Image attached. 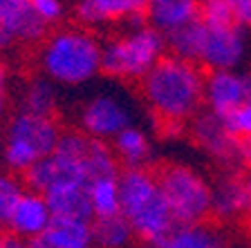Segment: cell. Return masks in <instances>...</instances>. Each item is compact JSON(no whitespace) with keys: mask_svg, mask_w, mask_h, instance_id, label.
Here are the masks:
<instances>
[{"mask_svg":"<svg viewBox=\"0 0 251 248\" xmlns=\"http://www.w3.org/2000/svg\"><path fill=\"white\" fill-rule=\"evenodd\" d=\"M204 78V69H200L195 63L164 54L155 68L141 78L152 119L173 123L191 121L202 110Z\"/></svg>","mask_w":251,"mask_h":248,"instance_id":"obj_1","label":"cell"},{"mask_svg":"<svg viewBox=\"0 0 251 248\" xmlns=\"http://www.w3.org/2000/svg\"><path fill=\"white\" fill-rule=\"evenodd\" d=\"M103 45L81 27H63L45 41L41 65L47 78L63 85H81L101 72Z\"/></svg>","mask_w":251,"mask_h":248,"instance_id":"obj_2","label":"cell"},{"mask_svg":"<svg viewBox=\"0 0 251 248\" xmlns=\"http://www.w3.org/2000/svg\"><path fill=\"white\" fill-rule=\"evenodd\" d=\"M155 177L177 226L213 222V190L193 168L164 163L155 170Z\"/></svg>","mask_w":251,"mask_h":248,"instance_id":"obj_3","label":"cell"},{"mask_svg":"<svg viewBox=\"0 0 251 248\" xmlns=\"http://www.w3.org/2000/svg\"><path fill=\"white\" fill-rule=\"evenodd\" d=\"M166 54V38L152 25L110 38L101 52V72L112 78H135L141 81L157 61Z\"/></svg>","mask_w":251,"mask_h":248,"instance_id":"obj_4","label":"cell"},{"mask_svg":"<svg viewBox=\"0 0 251 248\" xmlns=\"http://www.w3.org/2000/svg\"><path fill=\"white\" fill-rule=\"evenodd\" d=\"M61 135L63 132L54 119L18 112L7 128L2 159L9 165V170L23 175L41 159L54 155Z\"/></svg>","mask_w":251,"mask_h":248,"instance_id":"obj_5","label":"cell"},{"mask_svg":"<svg viewBox=\"0 0 251 248\" xmlns=\"http://www.w3.org/2000/svg\"><path fill=\"white\" fill-rule=\"evenodd\" d=\"M188 132L202 150H206L220 163H225L229 172H245V152L238 145V141L229 135V130L218 114H213L211 110H200L191 119Z\"/></svg>","mask_w":251,"mask_h":248,"instance_id":"obj_6","label":"cell"},{"mask_svg":"<svg viewBox=\"0 0 251 248\" xmlns=\"http://www.w3.org/2000/svg\"><path fill=\"white\" fill-rule=\"evenodd\" d=\"M81 128L92 139H115L130 128V112L112 96H97L81 110Z\"/></svg>","mask_w":251,"mask_h":248,"instance_id":"obj_7","label":"cell"},{"mask_svg":"<svg viewBox=\"0 0 251 248\" xmlns=\"http://www.w3.org/2000/svg\"><path fill=\"white\" fill-rule=\"evenodd\" d=\"M242 56V34L238 27H206L202 61L204 72H229Z\"/></svg>","mask_w":251,"mask_h":248,"instance_id":"obj_8","label":"cell"},{"mask_svg":"<svg viewBox=\"0 0 251 248\" xmlns=\"http://www.w3.org/2000/svg\"><path fill=\"white\" fill-rule=\"evenodd\" d=\"M0 25L14 43H38L50 29L34 9V0H0Z\"/></svg>","mask_w":251,"mask_h":248,"instance_id":"obj_9","label":"cell"},{"mask_svg":"<svg viewBox=\"0 0 251 248\" xmlns=\"http://www.w3.org/2000/svg\"><path fill=\"white\" fill-rule=\"evenodd\" d=\"M213 190V219L229 222V219H251V199L245 186L242 172H226L215 181Z\"/></svg>","mask_w":251,"mask_h":248,"instance_id":"obj_10","label":"cell"},{"mask_svg":"<svg viewBox=\"0 0 251 248\" xmlns=\"http://www.w3.org/2000/svg\"><path fill=\"white\" fill-rule=\"evenodd\" d=\"M50 224H52V212L45 197L36 192H25L21 202L16 203L7 228L23 239H36L50 228Z\"/></svg>","mask_w":251,"mask_h":248,"instance_id":"obj_11","label":"cell"},{"mask_svg":"<svg viewBox=\"0 0 251 248\" xmlns=\"http://www.w3.org/2000/svg\"><path fill=\"white\" fill-rule=\"evenodd\" d=\"M45 202L50 206L52 219H68V222H94V210L90 203L88 186L78 183H65L45 195Z\"/></svg>","mask_w":251,"mask_h":248,"instance_id":"obj_12","label":"cell"},{"mask_svg":"<svg viewBox=\"0 0 251 248\" xmlns=\"http://www.w3.org/2000/svg\"><path fill=\"white\" fill-rule=\"evenodd\" d=\"M148 2L141 0H83L76 2L74 14L83 25H105V23L130 21L146 14Z\"/></svg>","mask_w":251,"mask_h":248,"instance_id":"obj_13","label":"cell"},{"mask_svg":"<svg viewBox=\"0 0 251 248\" xmlns=\"http://www.w3.org/2000/svg\"><path fill=\"white\" fill-rule=\"evenodd\" d=\"M204 98L209 101V110L226 119L233 110L245 105L242 98V81L231 72H206L204 78Z\"/></svg>","mask_w":251,"mask_h":248,"instance_id":"obj_14","label":"cell"},{"mask_svg":"<svg viewBox=\"0 0 251 248\" xmlns=\"http://www.w3.org/2000/svg\"><path fill=\"white\" fill-rule=\"evenodd\" d=\"M198 16L200 2H193V0H157V2H148L146 9V18L164 36L193 23Z\"/></svg>","mask_w":251,"mask_h":248,"instance_id":"obj_15","label":"cell"},{"mask_svg":"<svg viewBox=\"0 0 251 248\" xmlns=\"http://www.w3.org/2000/svg\"><path fill=\"white\" fill-rule=\"evenodd\" d=\"M112 150H115V157H117V161H119V165L121 163L126 165L124 170L146 168L152 157L151 141L137 128H126L121 135H117L115 143H112Z\"/></svg>","mask_w":251,"mask_h":248,"instance_id":"obj_16","label":"cell"},{"mask_svg":"<svg viewBox=\"0 0 251 248\" xmlns=\"http://www.w3.org/2000/svg\"><path fill=\"white\" fill-rule=\"evenodd\" d=\"M164 38H166V47L171 49L173 56L200 65L202 49H204V38H206V25L200 18H195L193 23H188V25L166 34Z\"/></svg>","mask_w":251,"mask_h":248,"instance_id":"obj_17","label":"cell"},{"mask_svg":"<svg viewBox=\"0 0 251 248\" xmlns=\"http://www.w3.org/2000/svg\"><path fill=\"white\" fill-rule=\"evenodd\" d=\"M41 237L50 248H92V224L52 219Z\"/></svg>","mask_w":251,"mask_h":248,"instance_id":"obj_18","label":"cell"},{"mask_svg":"<svg viewBox=\"0 0 251 248\" xmlns=\"http://www.w3.org/2000/svg\"><path fill=\"white\" fill-rule=\"evenodd\" d=\"M159 248H226V244L211 222H206L195 226H177L166 242L159 244Z\"/></svg>","mask_w":251,"mask_h":248,"instance_id":"obj_19","label":"cell"},{"mask_svg":"<svg viewBox=\"0 0 251 248\" xmlns=\"http://www.w3.org/2000/svg\"><path fill=\"white\" fill-rule=\"evenodd\" d=\"M132 237V226L124 215L99 217L92 222V246L97 248H126Z\"/></svg>","mask_w":251,"mask_h":248,"instance_id":"obj_20","label":"cell"},{"mask_svg":"<svg viewBox=\"0 0 251 248\" xmlns=\"http://www.w3.org/2000/svg\"><path fill=\"white\" fill-rule=\"evenodd\" d=\"M58 105L56 88L50 78H34L23 92V110L21 112L34 114V116H47L54 119Z\"/></svg>","mask_w":251,"mask_h":248,"instance_id":"obj_21","label":"cell"},{"mask_svg":"<svg viewBox=\"0 0 251 248\" xmlns=\"http://www.w3.org/2000/svg\"><path fill=\"white\" fill-rule=\"evenodd\" d=\"M90 203L94 210V219L121 215V199H119V181L117 179H99L88 186Z\"/></svg>","mask_w":251,"mask_h":248,"instance_id":"obj_22","label":"cell"},{"mask_svg":"<svg viewBox=\"0 0 251 248\" xmlns=\"http://www.w3.org/2000/svg\"><path fill=\"white\" fill-rule=\"evenodd\" d=\"M200 21L206 27H238V16L231 0H211V2H200Z\"/></svg>","mask_w":251,"mask_h":248,"instance_id":"obj_23","label":"cell"},{"mask_svg":"<svg viewBox=\"0 0 251 248\" xmlns=\"http://www.w3.org/2000/svg\"><path fill=\"white\" fill-rule=\"evenodd\" d=\"M23 195H25V190H23L21 181L9 175H0V228L9 226L11 212Z\"/></svg>","mask_w":251,"mask_h":248,"instance_id":"obj_24","label":"cell"},{"mask_svg":"<svg viewBox=\"0 0 251 248\" xmlns=\"http://www.w3.org/2000/svg\"><path fill=\"white\" fill-rule=\"evenodd\" d=\"M222 123L226 125L229 135L238 141V145H245L251 139V105H240L226 119H222Z\"/></svg>","mask_w":251,"mask_h":248,"instance_id":"obj_25","label":"cell"},{"mask_svg":"<svg viewBox=\"0 0 251 248\" xmlns=\"http://www.w3.org/2000/svg\"><path fill=\"white\" fill-rule=\"evenodd\" d=\"M34 9H36V14L41 16L47 27L58 23L63 18V14H65V7L58 0H34Z\"/></svg>","mask_w":251,"mask_h":248,"instance_id":"obj_26","label":"cell"},{"mask_svg":"<svg viewBox=\"0 0 251 248\" xmlns=\"http://www.w3.org/2000/svg\"><path fill=\"white\" fill-rule=\"evenodd\" d=\"M0 248H29V239L18 237L11 230H0Z\"/></svg>","mask_w":251,"mask_h":248,"instance_id":"obj_27","label":"cell"},{"mask_svg":"<svg viewBox=\"0 0 251 248\" xmlns=\"http://www.w3.org/2000/svg\"><path fill=\"white\" fill-rule=\"evenodd\" d=\"M235 16L240 25H249L251 27V0H235Z\"/></svg>","mask_w":251,"mask_h":248,"instance_id":"obj_28","label":"cell"},{"mask_svg":"<svg viewBox=\"0 0 251 248\" xmlns=\"http://www.w3.org/2000/svg\"><path fill=\"white\" fill-rule=\"evenodd\" d=\"M242 81V98H245V105H251V74L240 76Z\"/></svg>","mask_w":251,"mask_h":248,"instance_id":"obj_29","label":"cell"},{"mask_svg":"<svg viewBox=\"0 0 251 248\" xmlns=\"http://www.w3.org/2000/svg\"><path fill=\"white\" fill-rule=\"evenodd\" d=\"M14 45V38L9 36L5 31V27L0 25V52H5V49H9V47Z\"/></svg>","mask_w":251,"mask_h":248,"instance_id":"obj_30","label":"cell"},{"mask_svg":"<svg viewBox=\"0 0 251 248\" xmlns=\"http://www.w3.org/2000/svg\"><path fill=\"white\" fill-rule=\"evenodd\" d=\"M5 85H7V74H5V65L0 63V103H5Z\"/></svg>","mask_w":251,"mask_h":248,"instance_id":"obj_31","label":"cell"},{"mask_svg":"<svg viewBox=\"0 0 251 248\" xmlns=\"http://www.w3.org/2000/svg\"><path fill=\"white\" fill-rule=\"evenodd\" d=\"M242 152H245V159H247V165H251V139L247 141L245 145H240Z\"/></svg>","mask_w":251,"mask_h":248,"instance_id":"obj_32","label":"cell"},{"mask_svg":"<svg viewBox=\"0 0 251 248\" xmlns=\"http://www.w3.org/2000/svg\"><path fill=\"white\" fill-rule=\"evenodd\" d=\"M2 116H5V103H0V121H2Z\"/></svg>","mask_w":251,"mask_h":248,"instance_id":"obj_33","label":"cell"},{"mask_svg":"<svg viewBox=\"0 0 251 248\" xmlns=\"http://www.w3.org/2000/svg\"><path fill=\"white\" fill-rule=\"evenodd\" d=\"M139 248H159V246H155V244H141Z\"/></svg>","mask_w":251,"mask_h":248,"instance_id":"obj_34","label":"cell"},{"mask_svg":"<svg viewBox=\"0 0 251 248\" xmlns=\"http://www.w3.org/2000/svg\"><path fill=\"white\" fill-rule=\"evenodd\" d=\"M245 224H247V226H249V237H251V219H247Z\"/></svg>","mask_w":251,"mask_h":248,"instance_id":"obj_35","label":"cell"},{"mask_svg":"<svg viewBox=\"0 0 251 248\" xmlns=\"http://www.w3.org/2000/svg\"><path fill=\"white\" fill-rule=\"evenodd\" d=\"M0 157H2V145H0Z\"/></svg>","mask_w":251,"mask_h":248,"instance_id":"obj_36","label":"cell"}]
</instances>
